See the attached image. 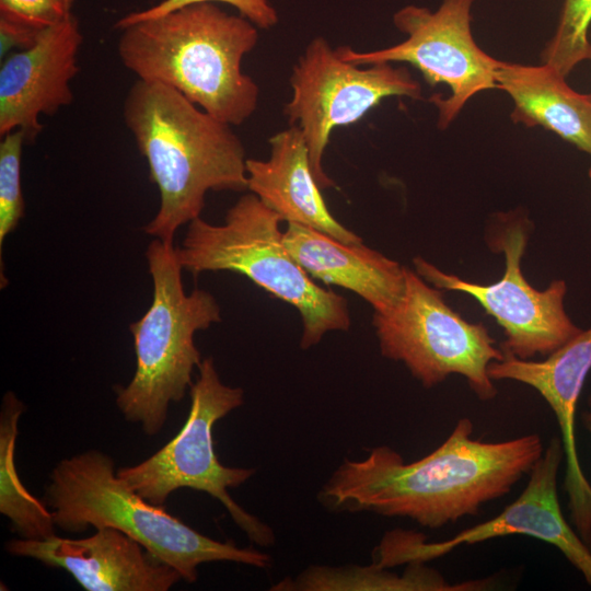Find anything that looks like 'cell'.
<instances>
[{
  "instance_id": "52a82bcc",
  "label": "cell",
  "mask_w": 591,
  "mask_h": 591,
  "mask_svg": "<svg viewBox=\"0 0 591 591\" xmlns=\"http://www.w3.org/2000/svg\"><path fill=\"white\" fill-rule=\"evenodd\" d=\"M198 372L189 389V413L177 434L144 461L120 467L116 474L157 506H163L179 488L206 493L222 503L251 542L270 546L275 543L271 528L244 510L228 491L244 484L255 470L224 466L215 451L213 427L244 403V391L222 383L211 357L202 359Z\"/></svg>"
},
{
  "instance_id": "7c38bea8",
  "label": "cell",
  "mask_w": 591,
  "mask_h": 591,
  "mask_svg": "<svg viewBox=\"0 0 591 591\" xmlns=\"http://www.w3.org/2000/svg\"><path fill=\"white\" fill-rule=\"evenodd\" d=\"M564 457L560 438L553 437L530 471L523 491L499 514L441 542L427 543L422 533L414 531L387 532L374 552L373 564L390 568L426 563L463 545L519 534L555 546L591 587V548L569 525L558 499L557 476Z\"/></svg>"
},
{
  "instance_id": "3957f363",
  "label": "cell",
  "mask_w": 591,
  "mask_h": 591,
  "mask_svg": "<svg viewBox=\"0 0 591 591\" xmlns=\"http://www.w3.org/2000/svg\"><path fill=\"white\" fill-rule=\"evenodd\" d=\"M118 55L138 79L173 88L230 126L248 119L259 88L242 71L258 27L213 2L193 3L120 30Z\"/></svg>"
},
{
  "instance_id": "44dd1931",
  "label": "cell",
  "mask_w": 591,
  "mask_h": 591,
  "mask_svg": "<svg viewBox=\"0 0 591 591\" xmlns=\"http://www.w3.org/2000/svg\"><path fill=\"white\" fill-rule=\"evenodd\" d=\"M590 24L591 0H564L555 33L541 54L542 63L566 78L579 62L589 59Z\"/></svg>"
},
{
  "instance_id": "484cf974",
  "label": "cell",
  "mask_w": 591,
  "mask_h": 591,
  "mask_svg": "<svg viewBox=\"0 0 591 591\" xmlns=\"http://www.w3.org/2000/svg\"><path fill=\"white\" fill-rule=\"evenodd\" d=\"M588 406H589V408H591V393H590V395L588 397Z\"/></svg>"
},
{
  "instance_id": "ac0fdd59",
  "label": "cell",
  "mask_w": 591,
  "mask_h": 591,
  "mask_svg": "<svg viewBox=\"0 0 591 591\" xmlns=\"http://www.w3.org/2000/svg\"><path fill=\"white\" fill-rule=\"evenodd\" d=\"M565 79L545 63L500 61L496 72L498 89L513 102V123L541 126L591 155V93H578Z\"/></svg>"
},
{
  "instance_id": "7402d4cb",
  "label": "cell",
  "mask_w": 591,
  "mask_h": 591,
  "mask_svg": "<svg viewBox=\"0 0 591 591\" xmlns=\"http://www.w3.org/2000/svg\"><path fill=\"white\" fill-rule=\"evenodd\" d=\"M24 144V136L20 130L4 135L0 143V247L24 216L21 186Z\"/></svg>"
},
{
  "instance_id": "7a4b0ae2",
  "label": "cell",
  "mask_w": 591,
  "mask_h": 591,
  "mask_svg": "<svg viewBox=\"0 0 591 591\" xmlns=\"http://www.w3.org/2000/svg\"><path fill=\"white\" fill-rule=\"evenodd\" d=\"M123 116L160 193L148 235L173 243L179 227L200 217L208 192L247 189V159L232 126L173 88L138 79Z\"/></svg>"
},
{
  "instance_id": "4316f807",
  "label": "cell",
  "mask_w": 591,
  "mask_h": 591,
  "mask_svg": "<svg viewBox=\"0 0 591 591\" xmlns=\"http://www.w3.org/2000/svg\"><path fill=\"white\" fill-rule=\"evenodd\" d=\"M589 37H590V43H591V34ZM589 59L591 60V50H590Z\"/></svg>"
},
{
  "instance_id": "6da1fadb",
  "label": "cell",
  "mask_w": 591,
  "mask_h": 591,
  "mask_svg": "<svg viewBox=\"0 0 591 591\" xmlns=\"http://www.w3.org/2000/svg\"><path fill=\"white\" fill-rule=\"evenodd\" d=\"M470 418H460L448 438L414 462L387 445L363 460L346 459L320 490L328 509L407 518L439 529L511 491L544 452L536 433L498 442L473 438Z\"/></svg>"
},
{
  "instance_id": "2e32d148",
  "label": "cell",
  "mask_w": 591,
  "mask_h": 591,
  "mask_svg": "<svg viewBox=\"0 0 591 591\" xmlns=\"http://www.w3.org/2000/svg\"><path fill=\"white\" fill-rule=\"evenodd\" d=\"M268 160H246L247 189L287 223H299L344 243L361 242L329 212L310 164L301 129L290 125L269 139Z\"/></svg>"
},
{
  "instance_id": "8992f818",
  "label": "cell",
  "mask_w": 591,
  "mask_h": 591,
  "mask_svg": "<svg viewBox=\"0 0 591 591\" xmlns=\"http://www.w3.org/2000/svg\"><path fill=\"white\" fill-rule=\"evenodd\" d=\"M282 219L253 193L243 195L222 224L200 217L187 224L176 256L194 276L228 270L246 276L274 297L294 306L302 321L300 346L308 349L333 331H347L346 299L320 287L283 243Z\"/></svg>"
},
{
  "instance_id": "f1b7e54d",
  "label": "cell",
  "mask_w": 591,
  "mask_h": 591,
  "mask_svg": "<svg viewBox=\"0 0 591 591\" xmlns=\"http://www.w3.org/2000/svg\"><path fill=\"white\" fill-rule=\"evenodd\" d=\"M589 177L591 179V165H590V169H589Z\"/></svg>"
},
{
  "instance_id": "9a60e30c",
  "label": "cell",
  "mask_w": 591,
  "mask_h": 591,
  "mask_svg": "<svg viewBox=\"0 0 591 591\" xmlns=\"http://www.w3.org/2000/svg\"><path fill=\"white\" fill-rule=\"evenodd\" d=\"M84 538L56 534L45 540L13 538L8 553L61 568L86 591H166L182 580L170 565L124 532L103 526Z\"/></svg>"
},
{
  "instance_id": "e0dca14e",
  "label": "cell",
  "mask_w": 591,
  "mask_h": 591,
  "mask_svg": "<svg viewBox=\"0 0 591 591\" xmlns=\"http://www.w3.org/2000/svg\"><path fill=\"white\" fill-rule=\"evenodd\" d=\"M283 243L311 277L357 293L373 311L389 309L403 293L406 267L362 241L344 243L316 229L288 223Z\"/></svg>"
},
{
  "instance_id": "d6986e66",
  "label": "cell",
  "mask_w": 591,
  "mask_h": 591,
  "mask_svg": "<svg viewBox=\"0 0 591 591\" xmlns=\"http://www.w3.org/2000/svg\"><path fill=\"white\" fill-rule=\"evenodd\" d=\"M401 576L374 564L345 567L313 566L303 570L294 580L283 579L274 590H399V591H474L486 590L493 579H475L451 583L440 572L424 563L408 564Z\"/></svg>"
},
{
  "instance_id": "ffe728a7",
  "label": "cell",
  "mask_w": 591,
  "mask_h": 591,
  "mask_svg": "<svg viewBox=\"0 0 591 591\" xmlns=\"http://www.w3.org/2000/svg\"><path fill=\"white\" fill-rule=\"evenodd\" d=\"M24 404L13 392L3 395L0 409V512L12 531L24 540L55 535L51 511L23 485L15 466V442Z\"/></svg>"
},
{
  "instance_id": "cb8c5ba5",
  "label": "cell",
  "mask_w": 591,
  "mask_h": 591,
  "mask_svg": "<svg viewBox=\"0 0 591 591\" xmlns=\"http://www.w3.org/2000/svg\"><path fill=\"white\" fill-rule=\"evenodd\" d=\"M200 2L227 3L234 7L240 15L246 18L258 28L268 30L278 23V14L268 0H162L137 12H130L115 23L117 30L138 21L155 18L178 8Z\"/></svg>"
},
{
  "instance_id": "4fadbf2b",
  "label": "cell",
  "mask_w": 591,
  "mask_h": 591,
  "mask_svg": "<svg viewBox=\"0 0 591 591\" xmlns=\"http://www.w3.org/2000/svg\"><path fill=\"white\" fill-rule=\"evenodd\" d=\"M83 42L77 18L44 28L27 48L8 57L0 69V135L20 130L26 144L43 130L42 115H54L73 101L71 80L79 71Z\"/></svg>"
},
{
  "instance_id": "5b68a950",
  "label": "cell",
  "mask_w": 591,
  "mask_h": 591,
  "mask_svg": "<svg viewBox=\"0 0 591 591\" xmlns=\"http://www.w3.org/2000/svg\"><path fill=\"white\" fill-rule=\"evenodd\" d=\"M146 257L153 283L152 302L129 326L136 354L132 379L114 390L124 418L154 436L164 427L170 404L182 401L193 385V371L202 361L195 334L220 322L221 311L210 292H185L173 243L154 239Z\"/></svg>"
},
{
  "instance_id": "ba28073f",
  "label": "cell",
  "mask_w": 591,
  "mask_h": 591,
  "mask_svg": "<svg viewBox=\"0 0 591 591\" xmlns=\"http://www.w3.org/2000/svg\"><path fill=\"white\" fill-rule=\"evenodd\" d=\"M442 296L406 268L399 299L386 310L373 311L380 351L402 362L427 389L457 374L465 378L478 399L490 401L497 389L488 367L502 360L505 354L482 323L466 321Z\"/></svg>"
},
{
  "instance_id": "9c48e42d",
  "label": "cell",
  "mask_w": 591,
  "mask_h": 591,
  "mask_svg": "<svg viewBox=\"0 0 591 591\" xmlns=\"http://www.w3.org/2000/svg\"><path fill=\"white\" fill-rule=\"evenodd\" d=\"M530 229L528 218L515 213H501L490 224L486 242L493 252L505 255L506 263L502 277L494 283L464 280L421 257L413 260L415 271L433 287L473 297L502 327L505 356L522 360L547 357L582 331L565 311V280L555 279L545 290H537L523 276L521 259Z\"/></svg>"
},
{
  "instance_id": "277c9868",
  "label": "cell",
  "mask_w": 591,
  "mask_h": 591,
  "mask_svg": "<svg viewBox=\"0 0 591 591\" xmlns=\"http://www.w3.org/2000/svg\"><path fill=\"white\" fill-rule=\"evenodd\" d=\"M42 500L59 530L80 533L90 526L115 528L188 583L198 579V566L204 563L233 561L262 569L271 564L268 554L208 537L163 506L147 501L118 478L113 459L99 450L58 462Z\"/></svg>"
},
{
  "instance_id": "5bb4252c",
  "label": "cell",
  "mask_w": 591,
  "mask_h": 591,
  "mask_svg": "<svg viewBox=\"0 0 591 591\" xmlns=\"http://www.w3.org/2000/svg\"><path fill=\"white\" fill-rule=\"evenodd\" d=\"M590 370L591 327L582 329L542 361L505 356L488 367L493 381L512 380L533 387L555 414L566 461L564 486L570 519L591 548V484L581 468L575 434L578 399Z\"/></svg>"
},
{
  "instance_id": "d4e9b609",
  "label": "cell",
  "mask_w": 591,
  "mask_h": 591,
  "mask_svg": "<svg viewBox=\"0 0 591 591\" xmlns=\"http://www.w3.org/2000/svg\"><path fill=\"white\" fill-rule=\"evenodd\" d=\"M581 421H582L584 428L591 434V408H589V410L582 413Z\"/></svg>"
},
{
  "instance_id": "30bf717a",
  "label": "cell",
  "mask_w": 591,
  "mask_h": 591,
  "mask_svg": "<svg viewBox=\"0 0 591 591\" xmlns=\"http://www.w3.org/2000/svg\"><path fill=\"white\" fill-rule=\"evenodd\" d=\"M290 85L285 114L304 136L312 173L322 190L335 186L324 171L323 155L336 127L360 120L389 96L421 100V86L406 67L345 61L323 37L309 43L292 68Z\"/></svg>"
},
{
  "instance_id": "603a6c76",
  "label": "cell",
  "mask_w": 591,
  "mask_h": 591,
  "mask_svg": "<svg viewBox=\"0 0 591 591\" xmlns=\"http://www.w3.org/2000/svg\"><path fill=\"white\" fill-rule=\"evenodd\" d=\"M67 0H0V24L39 33L65 20Z\"/></svg>"
},
{
  "instance_id": "83f0119b",
  "label": "cell",
  "mask_w": 591,
  "mask_h": 591,
  "mask_svg": "<svg viewBox=\"0 0 591 591\" xmlns=\"http://www.w3.org/2000/svg\"><path fill=\"white\" fill-rule=\"evenodd\" d=\"M70 5H72L74 0H67Z\"/></svg>"
},
{
  "instance_id": "8fae6325",
  "label": "cell",
  "mask_w": 591,
  "mask_h": 591,
  "mask_svg": "<svg viewBox=\"0 0 591 591\" xmlns=\"http://www.w3.org/2000/svg\"><path fill=\"white\" fill-rule=\"evenodd\" d=\"M474 0H442L436 11L414 4L393 15V23L406 34L397 45L356 51L337 47L345 61L366 66L376 62H407L417 68L431 86L445 84L450 94L429 99L438 108V127L445 129L477 93L498 89L496 72L500 60L486 54L472 35Z\"/></svg>"
}]
</instances>
